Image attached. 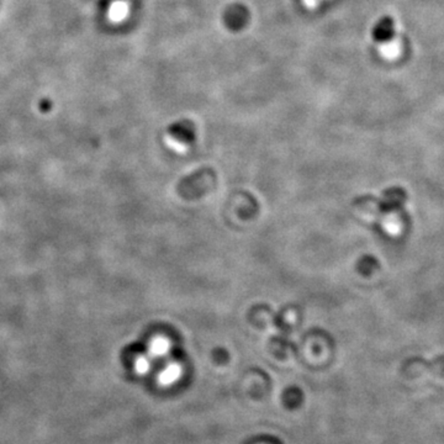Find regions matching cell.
Segmentation results:
<instances>
[{"mask_svg":"<svg viewBox=\"0 0 444 444\" xmlns=\"http://www.w3.org/2000/svg\"><path fill=\"white\" fill-rule=\"evenodd\" d=\"M180 376H182V368H180L179 364H170L167 368H165L160 375V383L162 385H170L175 383L177 380H179Z\"/></svg>","mask_w":444,"mask_h":444,"instance_id":"277c9868","label":"cell"},{"mask_svg":"<svg viewBox=\"0 0 444 444\" xmlns=\"http://www.w3.org/2000/svg\"><path fill=\"white\" fill-rule=\"evenodd\" d=\"M135 368L139 374H145L150 370V362L145 357H140L139 360H136Z\"/></svg>","mask_w":444,"mask_h":444,"instance_id":"8992f818","label":"cell"},{"mask_svg":"<svg viewBox=\"0 0 444 444\" xmlns=\"http://www.w3.org/2000/svg\"><path fill=\"white\" fill-rule=\"evenodd\" d=\"M195 126L191 121L182 120L170 126L167 132V144L175 151H185L194 141Z\"/></svg>","mask_w":444,"mask_h":444,"instance_id":"6da1fadb","label":"cell"},{"mask_svg":"<svg viewBox=\"0 0 444 444\" xmlns=\"http://www.w3.org/2000/svg\"><path fill=\"white\" fill-rule=\"evenodd\" d=\"M250 11L242 4H232L224 14V23L231 31H240L248 24Z\"/></svg>","mask_w":444,"mask_h":444,"instance_id":"7a4b0ae2","label":"cell"},{"mask_svg":"<svg viewBox=\"0 0 444 444\" xmlns=\"http://www.w3.org/2000/svg\"><path fill=\"white\" fill-rule=\"evenodd\" d=\"M394 19L391 16H383L373 29V39L376 42H386L394 37Z\"/></svg>","mask_w":444,"mask_h":444,"instance_id":"3957f363","label":"cell"},{"mask_svg":"<svg viewBox=\"0 0 444 444\" xmlns=\"http://www.w3.org/2000/svg\"><path fill=\"white\" fill-rule=\"evenodd\" d=\"M170 350V341L163 337H157L151 343V353L156 357H163Z\"/></svg>","mask_w":444,"mask_h":444,"instance_id":"5b68a950","label":"cell"}]
</instances>
